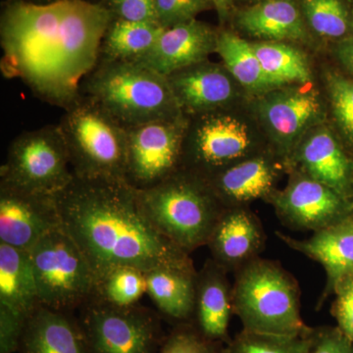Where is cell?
Segmentation results:
<instances>
[{
    "instance_id": "e0dca14e",
    "label": "cell",
    "mask_w": 353,
    "mask_h": 353,
    "mask_svg": "<svg viewBox=\"0 0 353 353\" xmlns=\"http://www.w3.org/2000/svg\"><path fill=\"white\" fill-rule=\"evenodd\" d=\"M218 32L196 19L167 28L139 63L169 76L206 61L215 52Z\"/></svg>"
},
{
    "instance_id": "5b68a950",
    "label": "cell",
    "mask_w": 353,
    "mask_h": 353,
    "mask_svg": "<svg viewBox=\"0 0 353 353\" xmlns=\"http://www.w3.org/2000/svg\"><path fill=\"white\" fill-rule=\"evenodd\" d=\"M234 274L233 310L243 330L281 336H309L301 317V290L280 263L257 257Z\"/></svg>"
},
{
    "instance_id": "4dcf8cb0",
    "label": "cell",
    "mask_w": 353,
    "mask_h": 353,
    "mask_svg": "<svg viewBox=\"0 0 353 353\" xmlns=\"http://www.w3.org/2000/svg\"><path fill=\"white\" fill-rule=\"evenodd\" d=\"M310 334L281 336L243 330L225 345L223 353H308Z\"/></svg>"
},
{
    "instance_id": "603a6c76",
    "label": "cell",
    "mask_w": 353,
    "mask_h": 353,
    "mask_svg": "<svg viewBox=\"0 0 353 353\" xmlns=\"http://www.w3.org/2000/svg\"><path fill=\"white\" fill-rule=\"evenodd\" d=\"M236 25L254 38L268 41H304L308 28L294 0H261L238 13Z\"/></svg>"
},
{
    "instance_id": "e575fe53",
    "label": "cell",
    "mask_w": 353,
    "mask_h": 353,
    "mask_svg": "<svg viewBox=\"0 0 353 353\" xmlns=\"http://www.w3.org/2000/svg\"><path fill=\"white\" fill-rule=\"evenodd\" d=\"M308 353H353V341L338 326L313 328Z\"/></svg>"
},
{
    "instance_id": "9a60e30c",
    "label": "cell",
    "mask_w": 353,
    "mask_h": 353,
    "mask_svg": "<svg viewBox=\"0 0 353 353\" xmlns=\"http://www.w3.org/2000/svg\"><path fill=\"white\" fill-rule=\"evenodd\" d=\"M266 241L263 226L245 206L225 208L208 243L216 263L229 273L259 257Z\"/></svg>"
},
{
    "instance_id": "7402d4cb",
    "label": "cell",
    "mask_w": 353,
    "mask_h": 353,
    "mask_svg": "<svg viewBox=\"0 0 353 353\" xmlns=\"http://www.w3.org/2000/svg\"><path fill=\"white\" fill-rule=\"evenodd\" d=\"M296 157L309 178L324 183L345 199L352 196V165L331 132L321 130L311 134L299 146Z\"/></svg>"
},
{
    "instance_id": "ba28073f",
    "label": "cell",
    "mask_w": 353,
    "mask_h": 353,
    "mask_svg": "<svg viewBox=\"0 0 353 353\" xmlns=\"http://www.w3.org/2000/svg\"><path fill=\"white\" fill-rule=\"evenodd\" d=\"M75 178L58 125L23 132L9 146L0 185L57 196Z\"/></svg>"
},
{
    "instance_id": "74e56055",
    "label": "cell",
    "mask_w": 353,
    "mask_h": 353,
    "mask_svg": "<svg viewBox=\"0 0 353 353\" xmlns=\"http://www.w3.org/2000/svg\"><path fill=\"white\" fill-rule=\"evenodd\" d=\"M336 57L353 75V36L341 39L336 50Z\"/></svg>"
},
{
    "instance_id": "f35d334b",
    "label": "cell",
    "mask_w": 353,
    "mask_h": 353,
    "mask_svg": "<svg viewBox=\"0 0 353 353\" xmlns=\"http://www.w3.org/2000/svg\"><path fill=\"white\" fill-rule=\"evenodd\" d=\"M176 1L188 9L194 17L211 6L209 0H176Z\"/></svg>"
},
{
    "instance_id": "9c48e42d",
    "label": "cell",
    "mask_w": 353,
    "mask_h": 353,
    "mask_svg": "<svg viewBox=\"0 0 353 353\" xmlns=\"http://www.w3.org/2000/svg\"><path fill=\"white\" fill-rule=\"evenodd\" d=\"M88 353H157L161 326L157 316L138 305L118 307L94 297L79 318Z\"/></svg>"
},
{
    "instance_id": "44dd1931",
    "label": "cell",
    "mask_w": 353,
    "mask_h": 353,
    "mask_svg": "<svg viewBox=\"0 0 353 353\" xmlns=\"http://www.w3.org/2000/svg\"><path fill=\"white\" fill-rule=\"evenodd\" d=\"M19 353H88L79 320L39 305L26 324Z\"/></svg>"
},
{
    "instance_id": "8fae6325",
    "label": "cell",
    "mask_w": 353,
    "mask_h": 353,
    "mask_svg": "<svg viewBox=\"0 0 353 353\" xmlns=\"http://www.w3.org/2000/svg\"><path fill=\"white\" fill-rule=\"evenodd\" d=\"M252 141L240 119L222 111L190 118L182 168L206 179L250 157Z\"/></svg>"
},
{
    "instance_id": "6da1fadb",
    "label": "cell",
    "mask_w": 353,
    "mask_h": 353,
    "mask_svg": "<svg viewBox=\"0 0 353 353\" xmlns=\"http://www.w3.org/2000/svg\"><path fill=\"white\" fill-rule=\"evenodd\" d=\"M112 19L108 7L88 0H8L0 24L3 75L19 78L41 101L68 108L99 62Z\"/></svg>"
},
{
    "instance_id": "cb8c5ba5",
    "label": "cell",
    "mask_w": 353,
    "mask_h": 353,
    "mask_svg": "<svg viewBox=\"0 0 353 353\" xmlns=\"http://www.w3.org/2000/svg\"><path fill=\"white\" fill-rule=\"evenodd\" d=\"M146 294L162 314L189 321L196 304V269L159 268L145 273Z\"/></svg>"
},
{
    "instance_id": "8992f818",
    "label": "cell",
    "mask_w": 353,
    "mask_h": 353,
    "mask_svg": "<svg viewBox=\"0 0 353 353\" xmlns=\"http://www.w3.org/2000/svg\"><path fill=\"white\" fill-rule=\"evenodd\" d=\"M58 127L77 178L125 181L127 129L97 102L80 94Z\"/></svg>"
},
{
    "instance_id": "7a4b0ae2",
    "label": "cell",
    "mask_w": 353,
    "mask_h": 353,
    "mask_svg": "<svg viewBox=\"0 0 353 353\" xmlns=\"http://www.w3.org/2000/svg\"><path fill=\"white\" fill-rule=\"evenodd\" d=\"M62 227L81 248L97 281L118 267L148 272L194 269L190 253L167 240L141 213L123 180L74 178L57 194Z\"/></svg>"
},
{
    "instance_id": "2e32d148",
    "label": "cell",
    "mask_w": 353,
    "mask_h": 353,
    "mask_svg": "<svg viewBox=\"0 0 353 353\" xmlns=\"http://www.w3.org/2000/svg\"><path fill=\"white\" fill-rule=\"evenodd\" d=\"M283 243L322 265L326 272V287L321 296L325 301L339 285L353 277V215L313 233L306 240H296L276 232Z\"/></svg>"
},
{
    "instance_id": "52a82bcc",
    "label": "cell",
    "mask_w": 353,
    "mask_h": 353,
    "mask_svg": "<svg viewBox=\"0 0 353 353\" xmlns=\"http://www.w3.org/2000/svg\"><path fill=\"white\" fill-rule=\"evenodd\" d=\"M30 254L41 305L68 312L95 296L94 272L63 227L44 236Z\"/></svg>"
},
{
    "instance_id": "b9f144b4",
    "label": "cell",
    "mask_w": 353,
    "mask_h": 353,
    "mask_svg": "<svg viewBox=\"0 0 353 353\" xmlns=\"http://www.w3.org/2000/svg\"><path fill=\"white\" fill-rule=\"evenodd\" d=\"M88 1L94 2V3L104 4V2H105L106 0H88Z\"/></svg>"
},
{
    "instance_id": "3957f363",
    "label": "cell",
    "mask_w": 353,
    "mask_h": 353,
    "mask_svg": "<svg viewBox=\"0 0 353 353\" xmlns=\"http://www.w3.org/2000/svg\"><path fill=\"white\" fill-rule=\"evenodd\" d=\"M80 94L126 129L183 114L167 77L139 62L99 59L81 83Z\"/></svg>"
},
{
    "instance_id": "d6a6232c",
    "label": "cell",
    "mask_w": 353,
    "mask_h": 353,
    "mask_svg": "<svg viewBox=\"0 0 353 353\" xmlns=\"http://www.w3.org/2000/svg\"><path fill=\"white\" fill-rule=\"evenodd\" d=\"M328 90L334 118L345 138L353 143V81L330 73Z\"/></svg>"
},
{
    "instance_id": "ab89813d",
    "label": "cell",
    "mask_w": 353,
    "mask_h": 353,
    "mask_svg": "<svg viewBox=\"0 0 353 353\" xmlns=\"http://www.w3.org/2000/svg\"><path fill=\"white\" fill-rule=\"evenodd\" d=\"M211 6L214 7L217 10L221 20H225L229 15L231 10L232 2L233 0H209Z\"/></svg>"
},
{
    "instance_id": "83f0119b",
    "label": "cell",
    "mask_w": 353,
    "mask_h": 353,
    "mask_svg": "<svg viewBox=\"0 0 353 353\" xmlns=\"http://www.w3.org/2000/svg\"><path fill=\"white\" fill-rule=\"evenodd\" d=\"M252 43L265 74L276 88L287 83H305L311 80L307 60L296 48L283 41Z\"/></svg>"
},
{
    "instance_id": "4fadbf2b",
    "label": "cell",
    "mask_w": 353,
    "mask_h": 353,
    "mask_svg": "<svg viewBox=\"0 0 353 353\" xmlns=\"http://www.w3.org/2000/svg\"><path fill=\"white\" fill-rule=\"evenodd\" d=\"M61 227L57 196L0 185V243L30 252Z\"/></svg>"
},
{
    "instance_id": "d4e9b609",
    "label": "cell",
    "mask_w": 353,
    "mask_h": 353,
    "mask_svg": "<svg viewBox=\"0 0 353 353\" xmlns=\"http://www.w3.org/2000/svg\"><path fill=\"white\" fill-rule=\"evenodd\" d=\"M0 304L30 317L41 305L27 250L0 243Z\"/></svg>"
},
{
    "instance_id": "836d02e7",
    "label": "cell",
    "mask_w": 353,
    "mask_h": 353,
    "mask_svg": "<svg viewBox=\"0 0 353 353\" xmlns=\"http://www.w3.org/2000/svg\"><path fill=\"white\" fill-rule=\"evenodd\" d=\"M29 318L0 304V353L18 352Z\"/></svg>"
},
{
    "instance_id": "ffe728a7",
    "label": "cell",
    "mask_w": 353,
    "mask_h": 353,
    "mask_svg": "<svg viewBox=\"0 0 353 353\" xmlns=\"http://www.w3.org/2000/svg\"><path fill=\"white\" fill-rule=\"evenodd\" d=\"M276 175L266 157H250L208 176L211 190L225 208H240L274 194Z\"/></svg>"
},
{
    "instance_id": "1f68e13d",
    "label": "cell",
    "mask_w": 353,
    "mask_h": 353,
    "mask_svg": "<svg viewBox=\"0 0 353 353\" xmlns=\"http://www.w3.org/2000/svg\"><path fill=\"white\" fill-rule=\"evenodd\" d=\"M224 347L202 336L194 325L182 324L164 339L157 353H223Z\"/></svg>"
},
{
    "instance_id": "277c9868",
    "label": "cell",
    "mask_w": 353,
    "mask_h": 353,
    "mask_svg": "<svg viewBox=\"0 0 353 353\" xmlns=\"http://www.w3.org/2000/svg\"><path fill=\"white\" fill-rule=\"evenodd\" d=\"M137 199L158 233L188 253L206 245L225 209L205 179L183 168L152 188L137 190Z\"/></svg>"
},
{
    "instance_id": "5bb4252c",
    "label": "cell",
    "mask_w": 353,
    "mask_h": 353,
    "mask_svg": "<svg viewBox=\"0 0 353 353\" xmlns=\"http://www.w3.org/2000/svg\"><path fill=\"white\" fill-rule=\"evenodd\" d=\"M167 79L181 112L189 118L222 111L236 94L231 74L208 60L179 70Z\"/></svg>"
},
{
    "instance_id": "60d3db41",
    "label": "cell",
    "mask_w": 353,
    "mask_h": 353,
    "mask_svg": "<svg viewBox=\"0 0 353 353\" xmlns=\"http://www.w3.org/2000/svg\"><path fill=\"white\" fill-rule=\"evenodd\" d=\"M25 1L32 2V3L37 4H46L51 3V2L57 1V0H25Z\"/></svg>"
},
{
    "instance_id": "d590c367",
    "label": "cell",
    "mask_w": 353,
    "mask_h": 353,
    "mask_svg": "<svg viewBox=\"0 0 353 353\" xmlns=\"http://www.w3.org/2000/svg\"><path fill=\"white\" fill-rule=\"evenodd\" d=\"M104 6L111 11L113 17L157 24L154 0H106Z\"/></svg>"
},
{
    "instance_id": "ac0fdd59",
    "label": "cell",
    "mask_w": 353,
    "mask_h": 353,
    "mask_svg": "<svg viewBox=\"0 0 353 353\" xmlns=\"http://www.w3.org/2000/svg\"><path fill=\"white\" fill-rule=\"evenodd\" d=\"M228 272L208 259L197 272L194 327L208 340L226 345L231 341L229 324L233 310V285Z\"/></svg>"
},
{
    "instance_id": "484cf974",
    "label": "cell",
    "mask_w": 353,
    "mask_h": 353,
    "mask_svg": "<svg viewBox=\"0 0 353 353\" xmlns=\"http://www.w3.org/2000/svg\"><path fill=\"white\" fill-rule=\"evenodd\" d=\"M164 28L113 17L99 50L101 60L139 62L152 50Z\"/></svg>"
},
{
    "instance_id": "7bdbcfd3",
    "label": "cell",
    "mask_w": 353,
    "mask_h": 353,
    "mask_svg": "<svg viewBox=\"0 0 353 353\" xmlns=\"http://www.w3.org/2000/svg\"><path fill=\"white\" fill-rule=\"evenodd\" d=\"M250 1H256V2H259V1H261V0H250Z\"/></svg>"
},
{
    "instance_id": "f1b7e54d",
    "label": "cell",
    "mask_w": 353,
    "mask_h": 353,
    "mask_svg": "<svg viewBox=\"0 0 353 353\" xmlns=\"http://www.w3.org/2000/svg\"><path fill=\"white\" fill-rule=\"evenodd\" d=\"M304 21L315 34L326 39H345L352 20L343 0H301Z\"/></svg>"
},
{
    "instance_id": "f546056e",
    "label": "cell",
    "mask_w": 353,
    "mask_h": 353,
    "mask_svg": "<svg viewBox=\"0 0 353 353\" xmlns=\"http://www.w3.org/2000/svg\"><path fill=\"white\" fill-rule=\"evenodd\" d=\"M146 294L145 272L134 267H118L97 282L94 297L118 307L137 305Z\"/></svg>"
},
{
    "instance_id": "d6986e66",
    "label": "cell",
    "mask_w": 353,
    "mask_h": 353,
    "mask_svg": "<svg viewBox=\"0 0 353 353\" xmlns=\"http://www.w3.org/2000/svg\"><path fill=\"white\" fill-rule=\"evenodd\" d=\"M317 92L305 88H289L264 97L259 112L265 125L284 152H290L294 141L320 113Z\"/></svg>"
},
{
    "instance_id": "7c38bea8",
    "label": "cell",
    "mask_w": 353,
    "mask_h": 353,
    "mask_svg": "<svg viewBox=\"0 0 353 353\" xmlns=\"http://www.w3.org/2000/svg\"><path fill=\"white\" fill-rule=\"evenodd\" d=\"M269 199L285 225L313 233L352 214L348 199L305 174L294 176L285 190Z\"/></svg>"
},
{
    "instance_id": "30bf717a",
    "label": "cell",
    "mask_w": 353,
    "mask_h": 353,
    "mask_svg": "<svg viewBox=\"0 0 353 353\" xmlns=\"http://www.w3.org/2000/svg\"><path fill=\"white\" fill-rule=\"evenodd\" d=\"M190 118L152 121L128 128L125 181L134 190L148 189L182 168Z\"/></svg>"
},
{
    "instance_id": "8d00e7d4",
    "label": "cell",
    "mask_w": 353,
    "mask_h": 353,
    "mask_svg": "<svg viewBox=\"0 0 353 353\" xmlns=\"http://www.w3.org/2000/svg\"><path fill=\"white\" fill-rule=\"evenodd\" d=\"M334 294L332 314L341 331L353 341V277L341 283Z\"/></svg>"
},
{
    "instance_id": "4316f807",
    "label": "cell",
    "mask_w": 353,
    "mask_h": 353,
    "mask_svg": "<svg viewBox=\"0 0 353 353\" xmlns=\"http://www.w3.org/2000/svg\"><path fill=\"white\" fill-rule=\"evenodd\" d=\"M216 53L236 83L252 92H261L277 88L265 74L252 43L233 32H218Z\"/></svg>"
}]
</instances>
